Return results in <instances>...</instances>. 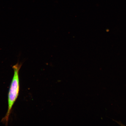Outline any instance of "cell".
Returning a JSON list of instances; mask_svg holds the SVG:
<instances>
[{
  "mask_svg": "<svg viewBox=\"0 0 126 126\" xmlns=\"http://www.w3.org/2000/svg\"><path fill=\"white\" fill-rule=\"evenodd\" d=\"M22 65V63L18 62L12 67L14 71V74L8 94V110L5 116L1 120V122L7 125L8 122L9 116L11 112L12 107L19 94L20 81L19 74Z\"/></svg>",
  "mask_w": 126,
  "mask_h": 126,
  "instance_id": "1",
  "label": "cell"
}]
</instances>
